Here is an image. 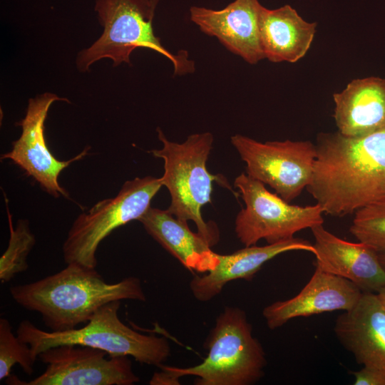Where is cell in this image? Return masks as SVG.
Listing matches in <instances>:
<instances>
[{"label":"cell","mask_w":385,"mask_h":385,"mask_svg":"<svg viewBox=\"0 0 385 385\" xmlns=\"http://www.w3.org/2000/svg\"><path fill=\"white\" fill-rule=\"evenodd\" d=\"M309 185L324 213L344 217L385 195V128L349 137L320 133Z\"/></svg>","instance_id":"6da1fadb"},{"label":"cell","mask_w":385,"mask_h":385,"mask_svg":"<svg viewBox=\"0 0 385 385\" xmlns=\"http://www.w3.org/2000/svg\"><path fill=\"white\" fill-rule=\"evenodd\" d=\"M9 291L18 304L40 314L53 332L87 323L101 307L111 302L146 300L139 278L129 277L110 284L96 268L76 263L67 264L60 272L37 281L14 285Z\"/></svg>","instance_id":"7a4b0ae2"},{"label":"cell","mask_w":385,"mask_h":385,"mask_svg":"<svg viewBox=\"0 0 385 385\" xmlns=\"http://www.w3.org/2000/svg\"><path fill=\"white\" fill-rule=\"evenodd\" d=\"M205 348L208 353L202 363L185 368L163 364L149 384H179L180 378L194 376L197 385H250L264 376L265 351L253 337L245 312L238 307H227L219 314Z\"/></svg>","instance_id":"3957f363"},{"label":"cell","mask_w":385,"mask_h":385,"mask_svg":"<svg viewBox=\"0 0 385 385\" xmlns=\"http://www.w3.org/2000/svg\"><path fill=\"white\" fill-rule=\"evenodd\" d=\"M120 301L101 307L81 328L62 332L44 331L27 319L20 322L16 335L28 344L36 360L43 351L63 344L90 346L109 356H130L137 361L160 366L170 354L167 339L143 334L123 324L119 317Z\"/></svg>","instance_id":"277c9868"},{"label":"cell","mask_w":385,"mask_h":385,"mask_svg":"<svg viewBox=\"0 0 385 385\" xmlns=\"http://www.w3.org/2000/svg\"><path fill=\"white\" fill-rule=\"evenodd\" d=\"M159 0H96L94 6L102 35L88 48L81 51L76 66L81 72L103 58H110L113 66L130 63L131 53L145 48L164 56L172 63L175 74L193 72L195 65L186 51L174 54L165 48L153 31V22Z\"/></svg>","instance_id":"5b68a950"},{"label":"cell","mask_w":385,"mask_h":385,"mask_svg":"<svg viewBox=\"0 0 385 385\" xmlns=\"http://www.w3.org/2000/svg\"><path fill=\"white\" fill-rule=\"evenodd\" d=\"M156 130L163 147L150 153L164 160L161 180L171 197L167 210L178 220L193 221L197 232L211 246L215 245L220 237L218 229L215 224L205 222L201 214L202 207L210 202L215 179L206 168L213 135L209 132L195 133L178 143L168 140L160 128Z\"/></svg>","instance_id":"8992f818"},{"label":"cell","mask_w":385,"mask_h":385,"mask_svg":"<svg viewBox=\"0 0 385 385\" xmlns=\"http://www.w3.org/2000/svg\"><path fill=\"white\" fill-rule=\"evenodd\" d=\"M162 186L161 178H135L125 182L114 197L103 200L78 215L63 245L66 263L96 268V253L102 240L116 228L138 220Z\"/></svg>","instance_id":"52a82bcc"},{"label":"cell","mask_w":385,"mask_h":385,"mask_svg":"<svg viewBox=\"0 0 385 385\" xmlns=\"http://www.w3.org/2000/svg\"><path fill=\"white\" fill-rule=\"evenodd\" d=\"M234 184L245 203L236 217L235 232L246 247L262 239L268 244L289 240L300 230L324 223V211L317 203L304 207L290 205L247 173L237 176Z\"/></svg>","instance_id":"ba28073f"},{"label":"cell","mask_w":385,"mask_h":385,"mask_svg":"<svg viewBox=\"0 0 385 385\" xmlns=\"http://www.w3.org/2000/svg\"><path fill=\"white\" fill-rule=\"evenodd\" d=\"M231 143L246 163V173L270 185L286 202L309 185L317 155L316 145L309 140L262 143L236 134Z\"/></svg>","instance_id":"9c48e42d"},{"label":"cell","mask_w":385,"mask_h":385,"mask_svg":"<svg viewBox=\"0 0 385 385\" xmlns=\"http://www.w3.org/2000/svg\"><path fill=\"white\" fill-rule=\"evenodd\" d=\"M101 349L75 344L48 349L38 355L46 365L38 376L24 381L15 375L12 385H133L140 381L128 356H109Z\"/></svg>","instance_id":"30bf717a"},{"label":"cell","mask_w":385,"mask_h":385,"mask_svg":"<svg viewBox=\"0 0 385 385\" xmlns=\"http://www.w3.org/2000/svg\"><path fill=\"white\" fill-rule=\"evenodd\" d=\"M58 101L67 99L51 93L30 98L24 118L17 123L22 133L12 143V149L2 154L1 158L12 160L52 196L67 197L68 192L58 183V176L71 163L86 155L90 148L66 161L58 160L49 150L45 140L44 123L51 106Z\"/></svg>","instance_id":"8fae6325"},{"label":"cell","mask_w":385,"mask_h":385,"mask_svg":"<svg viewBox=\"0 0 385 385\" xmlns=\"http://www.w3.org/2000/svg\"><path fill=\"white\" fill-rule=\"evenodd\" d=\"M259 0H235L220 10L190 9V20L200 31L217 38L230 52L250 64L265 58L260 37Z\"/></svg>","instance_id":"7c38bea8"},{"label":"cell","mask_w":385,"mask_h":385,"mask_svg":"<svg viewBox=\"0 0 385 385\" xmlns=\"http://www.w3.org/2000/svg\"><path fill=\"white\" fill-rule=\"evenodd\" d=\"M362 293L349 280L316 267L299 293L267 306L262 315L267 327L275 329L296 317L349 310L357 303Z\"/></svg>","instance_id":"4fadbf2b"},{"label":"cell","mask_w":385,"mask_h":385,"mask_svg":"<svg viewBox=\"0 0 385 385\" xmlns=\"http://www.w3.org/2000/svg\"><path fill=\"white\" fill-rule=\"evenodd\" d=\"M316 267L353 282L362 292L377 293L385 286V269L379 254L368 245L346 241L323 225L311 228Z\"/></svg>","instance_id":"5bb4252c"},{"label":"cell","mask_w":385,"mask_h":385,"mask_svg":"<svg viewBox=\"0 0 385 385\" xmlns=\"http://www.w3.org/2000/svg\"><path fill=\"white\" fill-rule=\"evenodd\" d=\"M334 331L358 364L385 371V308L376 293L363 292L337 317Z\"/></svg>","instance_id":"9a60e30c"},{"label":"cell","mask_w":385,"mask_h":385,"mask_svg":"<svg viewBox=\"0 0 385 385\" xmlns=\"http://www.w3.org/2000/svg\"><path fill=\"white\" fill-rule=\"evenodd\" d=\"M296 250L315 253L310 242L293 237L261 247L245 246L230 255H220L216 267L208 274L197 275L191 279L190 290L197 300L209 301L220 294L229 282L238 279L251 280L265 262L282 253Z\"/></svg>","instance_id":"2e32d148"},{"label":"cell","mask_w":385,"mask_h":385,"mask_svg":"<svg viewBox=\"0 0 385 385\" xmlns=\"http://www.w3.org/2000/svg\"><path fill=\"white\" fill-rule=\"evenodd\" d=\"M333 117L341 134L359 137L385 128V79L352 80L333 94Z\"/></svg>","instance_id":"e0dca14e"},{"label":"cell","mask_w":385,"mask_h":385,"mask_svg":"<svg viewBox=\"0 0 385 385\" xmlns=\"http://www.w3.org/2000/svg\"><path fill=\"white\" fill-rule=\"evenodd\" d=\"M146 232L187 269L209 272L218 265L220 255L200 233L192 232L188 222L167 210L150 207L138 219Z\"/></svg>","instance_id":"ac0fdd59"},{"label":"cell","mask_w":385,"mask_h":385,"mask_svg":"<svg viewBox=\"0 0 385 385\" xmlns=\"http://www.w3.org/2000/svg\"><path fill=\"white\" fill-rule=\"evenodd\" d=\"M259 26L265 58L274 63H295L309 51L317 24L305 21L287 4L274 9L263 6Z\"/></svg>","instance_id":"d6986e66"},{"label":"cell","mask_w":385,"mask_h":385,"mask_svg":"<svg viewBox=\"0 0 385 385\" xmlns=\"http://www.w3.org/2000/svg\"><path fill=\"white\" fill-rule=\"evenodd\" d=\"M7 214L10 236L8 247L0 258V281L3 283L11 281L16 274L28 269V255L36 243L29 222L19 220L14 227L8 206Z\"/></svg>","instance_id":"ffe728a7"},{"label":"cell","mask_w":385,"mask_h":385,"mask_svg":"<svg viewBox=\"0 0 385 385\" xmlns=\"http://www.w3.org/2000/svg\"><path fill=\"white\" fill-rule=\"evenodd\" d=\"M349 230L359 242L385 254V195L356 210Z\"/></svg>","instance_id":"44dd1931"},{"label":"cell","mask_w":385,"mask_h":385,"mask_svg":"<svg viewBox=\"0 0 385 385\" xmlns=\"http://www.w3.org/2000/svg\"><path fill=\"white\" fill-rule=\"evenodd\" d=\"M34 359L29 345L22 342L12 332L11 325L6 318L0 319V381L11 375L16 364L31 375L34 372Z\"/></svg>","instance_id":"7402d4cb"},{"label":"cell","mask_w":385,"mask_h":385,"mask_svg":"<svg viewBox=\"0 0 385 385\" xmlns=\"http://www.w3.org/2000/svg\"><path fill=\"white\" fill-rule=\"evenodd\" d=\"M352 374L355 378L354 385H385V371L378 369L364 366Z\"/></svg>","instance_id":"603a6c76"},{"label":"cell","mask_w":385,"mask_h":385,"mask_svg":"<svg viewBox=\"0 0 385 385\" xmlns=\"http://www.w3.org/2000/svg\"><path fill=\"white\" fill-rule=\"evenodd\" d=\"M380 302L385 308V286H384L377 293H376Z\"/></svg>","instance_id":"cb8c5ba5"},{"label":"cell","mask_w":385,"mask_h":385,"mask_svg":"<svg viewBox=\"0 0 385 385\" xmlns=\"http://www.w3.org/2000/svg\"><path fill=\"white\" fill-rule=\"evenodd\" d=\"M379 258L383 267L385 269V254H379Z\"/></svg>","instance_id":"d4e9b609"}]
</instances>
